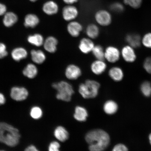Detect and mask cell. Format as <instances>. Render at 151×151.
I'll return each mask as SVG.
<instances>
[{
    "label": "cell",
    "mask_w": 151,
    "mask_h": 151,
    "mask_svg": "<svg viewBox=\"0 0 151 151\" xmlns=\"http://www.w3.org/2000/svg\"><path fill=\"white\" fill-rule=\"evenodd\" d=\"M11 56L14 61H19L27 57V52L25 49L19 47L13 50L11 53Z\"/></svg>",
    "instance_id": "7402d4cb"
},
{
    "label": "cell",
    "mask_w": 151,
    "mask_h": 151,
    "mask_svg": "<svg viewBox=\"0 0 151 151\" xmlns=\"http://www.w3.org/2000/svg\"><path fill=\"white\" fill-rule=\"evenodd\" d=\"M32 59L35 63L41 64L46 60V55L42 51L38 50H32L31 52Z\"/></svg>",
    "instance_id": "ffe728a7"
},
{
    "label": "cell",
    "mask_w": 151,
    "mask_h": 151,
    "mask_svg": "<svg viewBox=\"0 0 151 151\" xmlns=\"http://www.w3.org/2000/svg\"><path fill=\"white\" fill-rule=\"evenodd\" d=\"M85 139L88 144L90 151H103L109 146L110 137L104 130L96 129L88 132Z\"/></svg>",
    "instance_id": "6da1fadb"
},
{
    "label": "cell",
    "mask_w": 151,
    "mask_h": 151,
    "mask_svg": "<svg viewBox=\"0 0 151 151\" xmlns=\"http://www.w3.org/2000/svg\"><path fill=\"white\" fill-rule=\"evenodd\" d=\"M142 42L147 48H151V33H147L144 36Z\"/></svg>",
    "instance_id": "d6a6232c"
},
{
    "label": "cell",
    "mask_w": 151,
    "mask_h": 151,
    "mask_svg": "<svg viewBox=\"0 0 151 151\" xmlns=\"http://www.w3.org/2000/svg\"><path fill=\"white\" fill-rule=\"evenodd\" d=\"M20 135L17 128L6 123L0 122V142L14 147L19 142Z\"/></svg>",
    "instance_id": "7a4b0ae2"
},
{
    "label": "cell",
    "mask_w": 151,
    "mask_h": 151,
    "mask_svg": "<svg viewBox=\"0 0 151 151\" xmlns=\"http://www.w3.org/2000/svg\"><path fill=\"white\" fill-rule=\"evenodd\" d=\"M27 40L31 44L37 47L42 46L44 42L42 36L39 34L29 36L28 37Z\"/></svg>",
    "instance_id": "4316f807"
},
{
    "label": "cell",
    "mask_w": 151,
    "mask_h": 151,
    "mask_svg": "<svg viewBox=\"0 0 151 151\" xmlns=\"http://www.w3.org/2000/svg\"><path fill=\"white\" fill-rule=\"evenodd\" d=\"M7 7L3 4L0 3V16L4 15L6 13Z\"/></svg>",
    "instance_id": "74e56055"
},
{
    "label": "cell",
    "mask_w": 151,
    "mask_h": 151,
    "mask_svg": "<svg viewBox=\"0 0 151 151\" xmlns=\"http://www.w3.org/2000/svg\"><path fill=\"white\" fill-rule=\"evenodd\" d=\"M125 4L129 5L134 9L139 8L141 6L142 0H123Z\"/></svg>",
    "instance_id": "1f68e13d"
},
{
    "label": "cell",
    "mask_w": 151,
    "mask_h": 151,
    "mask_svg": "<svg viewBox=\"0 0 151 151\" xmlns=\"http://www.w3.org/2000/svg\"><path fill=\"white\" fill-rule=\"evenodd\" d=\"M8 54L7 51L6 47L5 45L0 43V59L6 56Z\"/></svg>",
    "instance_id": "8d00e7d4"
},
{
    "label": "cell",
    "mask_w": 151,
    "mask_h": 151,
    "mask_svg": "<svg viewBox=\"0 0 151 151\" xmlns=\"http://www.w3.org/2000/svg\"><path fill=\"white\" fill-rule=\"evenodd\" d=\"M88 116V111L84 107L80 106L76 107L73 115L76 120L80 122H84L86 120Z\"/></svg>",
    "instance_id": "ac0fdd59"
},
{
    "label": "cell",
    "mask_w": 151,
    "mask_h": 151,
    "mask_svg": "<svg viewBox=\"0 0 151 151\" xmlns=\"http://www.w3.org/2000/svg\"><path fill=\"white\" fill-rule=\"evenodd\" d=\"M42 111L40 107L35 106L31 109L30 115L35 119H39L42 116Z\"/></svg>",
    "instance_id": "f546056e"
},
{
    "label": "cell",
    "mask_w": 151,
    "mask_h": 151,
    "mask_svg": "<svg viewBox=\"0 0 151 151\" xmlns=\"http://www.w3.org/2000/svg\"><path fill=\"white\" fill-rule=\"evenodd\" d=\"M82 70L80 67L74 64L68 65L65 69V76L69 80H76L82 75Z\"/></svg>",
    "instance_id": "8992f818"
},
{
    "label": "cell",
    "mask_w": 151,
    "mask_h": 151,
    "mask_svg": "<svg viewBox=\"0 0 151 151\" xmlns=\"http://www.w3.org/2000/svg\"><path fill=\"white\" fill-rule=\"evenodd\" d=\"M52 87L57 92L56 94L57 99L66 102L71 101L74 91L73 87L69 83L65 81H61L53 83Z\"/></svg>",
    "instance_id": "277c9868"
},
{
    "label": "cell",
    "mask_w": 151,
    "mask_h": 151,
    "mask_svg": "<svg viewBox=\"0 0 151 151\" xmlns=\"http://www.w3.org/2000/svg\"><path fill=\"white\" fill-rule=\"evenodd\" d=\"M100 86L97 81L87 80L79 85L78 91L84 99H93L99 94Z\"/></svg>",
    "instance_id": "3957f363"
},
{
    "label": "cell",
    "mask_w": 151,
    "mask_h": 151,
    "mask_svg": "<svg viewBox=\"0 0 151 151\" xmlns=\"http://www.w3.org/2000/svg\"><path fill=\"white\" fill-rule=\"evenodd\" d=\"M58 44V41L55 37L50 36L44 40L43 45L47 52L50 53H54L57 50Z\"/></svg>",
    "instance_id": "8fae6325"
},
{
    "label": "cell",
    "mask_w": 151,
    "mask_h": 151,
    "mask_svg": "<svg viewBox=\"0 0 151 151\" xmlns=\"http://www.w3.org/2000/svg\"><path fill=\"white\" fill-rule=\"evenodd\" d=\"M28 95V91L24 88L14 87L11 90V97L17 101H24L27 99Z\"/></svg>",
    "instance_id": "ba28073f"
},
{
    "label": "cell",
    "mask_w": 151,
    "mask_h": 151,
    "mask_svg": "<svg viewBox=\"0 0 151 151\" xmlns=\"http://www.w3.org/2000/svg\"><path fill=\"white\" fill-rule=\"evenodd\" d=\"M118 108L117 104L112 100H109L106 102L103 106L104 111L108 115L115 114L117 111Z\"/></svg>",
    "instance_id": "603a6c76"
},
{
    "label": "cell",
    "mask_w": 151,
    "mask_h": 151,
    "mask_svg": "<svg viewBox=\"0 0 151 151\" xmlns=\"http://www.w3.org/2000/svg\"><path fill=\"white\" fill-rule=\"evenodd\" d=\"M54 135L56 138L60 141L64 142L67 140L69 134L65 127L62 126H58L54 131Z\"/></svg>",
    "instance_id": "2e32d148"
},
{
    "label": "cell",
    "mask_w": 151,
    "mask_h": 151,
    "mask_svg": "<svg viewBox=\"0 0 151 151\" xmlns=\"http://www.w3.org/2000/svg\"><path fill=\"white\" fill-rule=\"evenodd\" d=\"M39 19L37 15L29 14L25 17L24 24L26 27L35 28L39 24Z\"/></svg>",
    "instance_id": "d6986e66"
},
{
    "label": "cell",
    "mask_w": 151,
    "mask_h": 151,
    "mask_svg": "<svg viewBox=\"0 0 151 151\" xmlns=\"http://www.w3.org/2000/svg\"><path fill=\"white\" fill-rule=\"evenodd\" d=\"M24 151H39L35 146L31 145L26 148Z\"/></svg>",
    "instance_id": "f35d334b"
},
{
    "label": "cell",
    "mask_w": 151,
    "mask_h": 151,
    "mask_svg": "<svg viewBox=\"0 0 151 151\" xmlns=\"http://www.w3.org/2000/svg\"><path fill=\"white\" fill-rule=\"evenodd\" d=\"M83 28L82 24L76 21H71L68 24L67 26L68 33L71 37H75L80 35Z\"/></svg>",
    "instance_id": "7c38bea8"
},
{
    "label": "cell",
    "mask_w": 151,
    "mask_h": 151,
    "mask_svg": "<svg viewBox=\"0 0 151 151\" xmlns=\"http://www.w3.org/2000/svg\"><path fill=\"white\" fill-rule=\"evenodd\" d=\"M0 151H5L3 150H0Z\"/></svg>",
    "instance_id": "ee69618b"
},
{
    "label": "cell",
    "mask_w": 151,
    "mask_h": 151,
    "mask_svg": "<svg viewBox=\"0 0 151 151\" xmlns=\"http://www.w3.org/2000/svg\"><path fill=\"white\" fill-rule=\"evenodd\" d=\"M59 9L58 5L55 2L52 1H47L42 6V10L45 14L52 16L57 13Z\"/></svg>",
    "instance_id": "5bb4252c"
},
{
    "label": "cell",
    "mask_w": 151,
    "mask_h": 151,
    "mask_svg": "<svg viewBox=\"0 0 151 151\" xmlns=\"http://www.w3.org/2000/svg\"><path fill=\"white\" fill-rule=\"evenodd\" d=\"M120 56L119 51L116 47L109 46L105 50V59L110 63H115L118 61Z\"/></svg>",
    "instance_id": "9c48e42d"
},
{
    "label": "cell",
    "mask_w": 151,
    "mask_h": 151,
    "mask_svg": "<svg viewBox=\"0 0 151 151\" xmlns=\"http://www.w3.org/2000/svg\"><path fill=\"white\" fill-rule=\"evenodd\" d=\"M6 99L4 95L0 93V105H2L5 103Z\"/></svg>",
    "instance_id": "ab89813d"
},
{
    "label": "cell",
    "mask_w": 151,
    "mask_h": 151,
    "mask_svg": "<svg viewBox=\"0 0 151 151\" xmlns=\"http://www.w3.org/2000/svg\"><path fill=\"white\" fill-rule=\"evenodd\" d=\"M122 56L126 62H133L136 59V55L133 47L130 46L124 47L122 51Z\"/></svg>",
    "instance_id": "9a60e30c"
},
{
    "label": "cell",
    "mask_w": 151,
    "mask_h": 151,
    "mask_svg": "<svg viewBox=\"0 0 151 151\" xmlns=\"http://www.w3.org/2000/svg\"><path fill=\"white\" fill-rule=\"evenodd\" d=\"M78 14V9L73 6H66L62 10V17L66 21H72L77 17Z\"/></svg>",
    "instance_id": "52a82bcc"
},
{
    "label": "cell",
    "mask_w": 151,
    "mask_h": 151,
    "mask_svg": "<svg viewBox=\"0 0 151 151\" xmlns=\"http://www.w3.org/2000/svg\"><path fill=\"white\" fill-rule=\"evenodd\" d=\"M109 75L112 80L119 82L122 80L124 77V73L122 70L118 67L111 68L109 71Z\"/></svg>",
    "instance_id": "44dd1931"
},
{
    "label": "cell",
    "mask_w": 151,
    "mask_h": 151,
    "mask_svg": "<svg viewBox=\"0 0 151 151\" xmlns=\"http://www.w3.org/2000/svg\"><path fill=\"white\" fill-rule=\"evenodd\" d=\"M95 19L98 24L103 26L109 25L112 22V16L110 13L108 11L103 9L96 13Z\"/></svg>",
    "instance_id": "5b68a950"
},
{
    "label": "cell",
    "mask_w": 151,
    "mask_h": 151,
    "mask_svg": "<svg viewBox=\"0 0 151 151\" xmlns=\"http://www.w3.org/2000/svg\"><path fill=\"white\" fill-rule=\"evenodd\" d=\"M38 73L37 68L33 64H29L24 68L23 73L27 78L32 79L37 76Z\"/></svg>",
    "instance_id": "d4e9b609"
},
{
    "label": "cell",
    "mask_w": 151,
    "mask_h": 151,
    "mask_svg": "<svg viewBox=\"0 0 151 151\" xmlns=\"http://www.w3.org/2000/svg\"><path fill=\"white\" fill-rule=\"evenodd\" d=\"M29 1L31 2H35L37 1V0H29Z\"/></svg>",
    "instance_id": "7bdbcfd3"
},
{
    "label": "cell",
    "mask_w": 151,
    "mask_h": 151,
    "mask_svg": "<svg viewBox=\"0 0 151 151\" xmlns=\"http://www.w3.org/2000/svg\"><path fill=\"white\" fill-rule=\"evenodd\" d=\"M143 67L147 73L151 74V57L147 58L145 60Z\"/></svg>",
    "instance_id": "e575fe53"
},
{
    "label": "cell",
    "mask_w": 151,
    "mask_h": 151,
    "mask_svg": "<svg viewBox=\"0 0 151 151\" xmlns=\"http://www.w3.org/2000/svg\"><path fill=\"white\" fill-rule=\"evenodd\" d=\"M87 35L89 38H97L99 34V29L98 26L94 24H91L87 27L86 30Z\"/></svg>",
    "instance_id": "484cf974"
},
{
    "label": "cell",
    "mask_w": 151,
    "mask_h": 151,
    "mask_svg": "<svg viewBox=\"0 0 151 151\" xmlns=\"http://www.w3.org/2000/svg\"><path fill=\"white\" fill-rule=\"evenodd\" d=\"M149 141H150V144L151 145V133H150V135L149 136Z\"/></svg>",
    "instance_id": "b9f144b4"
},
{
    "label": "cell",
    "mask_w": 151,
    "mask_h": 151,
    "mask_svg": "<svg viewBox=\"0 0 151 151\" xmlns=\"http://www.w3.org/2000/svg\"><path fill=\"white\" fill-rule=\"evenodd\" d=\"M18 20L17 16L15 13L9 12L4 15L3 23L6 27H11L16 24Z\"/></svg>",
    "instance_id": "e0dca14e"
},
{
    "label": "cell",
    "mask_w": 151,
    "mask_h": 151,
    "mask_svg": "<svg viewBox=\"0 0 151 151\" xmlns=\"http://www.w3.org/2000/svg\"><path fill=\"white\" fill-rule=\"evenodd\" d=\"M65 3L67 4L71 5L76 3L78 0H63Z\"/></svg>",
    "instance_id": "60d3db41"
},
{
    "label": "cell",
    "mask_w": 151,
    "mask_h": 151,
    "mask_svg": "<svg viewBox=\"0 0 151 151\" xmlns=\"http://www.w3.org/2000/svg\"><path fill=\"white\" fill-rule=\"evenodd\" d=\"M141 91L143 95L146 97L151 95V84L148 81H145L141 84L140 88Z\"/></svg>",
    "instance_id": "f1b7e54d"
},
{
    "label": "cell",
    "mask_w": 151,
    "mask_h": 151,
    "mask_svg": "<svg viewBox=\"0 0 151 151\" xmlns=\"http://www.w3.org/2000/svg\"><path fill=\"white\" fill-rule=\"evenodd\" d=\"M112 151H128V150L126 145L122 143H119L115 145Z\"/></svg>",
    "instance_id": "d590c367"
},
{
    "label": "cell",
    "mask_w": 151,
    "mask_h": 151,
    "mask_svg": "<svg viewBox=\"0 0 151 151\" xmlns=\"http://www.w3.org/2000/svg\"><path fill=\"white\" fill-rule=\"evenodd\" d=\"M90 68L94 75H99L104 72L107 68V65L104 60H96L92 62Z\"/></svg>",
    "instance_id": "4fadbf2b"
},
{
    "label": "cell",
    "mask_w": 151,
    "mask_h": 151,
    "mask_svg": "<svg viewBox=\"0 0 151 151\" xmlns=\"http://www.w3.org/2000/svg\"><path fill=\"white\" fill-rule=\"evenodd\" d=\"M126 39L130 46L133 48H138L140 46L141 37L137 34H129L127 35Z\"/></svg>",
    "instance_id": "cb8c5ba5"
},
{
    "label": "cell",
    "mask_w": 151,
    "mask_h": 151,
    "mask_svg": "<svg viewBox=\"0 0 151 151\" xmlns=\"http://www.w3.org/2000/svg\"><path fill=\"white\" fill-rule=\"evenodd\" d=\"M109 9L112 12L120 13L123 12L124 9V5L121 3L116 2L111 4L109 6Z\"/></svg>",
    "instance_id": "4dcf8cb0"
},
{
    "label": "cell",
    "mask_w": 151,
    "mask_h": 151,
    "mask_svg": "<svg viewBox=\"0 0 151 151\" xmlns=\"http://www.w3.org/2000/svg\"><path fill=\"white\" fill-rule=\"evenodd\" d=\"M91 52L96 60H105V50L101 45H95Z\"/></svg>",
    "instance_id": "83f0119b"
},
{
    "label": "cell",
    "mask_w": 151,
    "mask_h": 151,
    "mask_svg": "<svg viewBox=\"0 0 151 151\" xmlns=\"http://www.w3.org/2000/svg\"><path fill=\"white\" fill-rule=\"evenodd\" d=\"M60 145L58 142L52 141L50 143L48 147V151H60Z\"/></svg>",
    "instance_id": "836d02e7"
},
{
    "label": "cell",
    "mask_w": 151,
    "mask_h": 151,
    "mask_svg": "<svg viewBox=\"0 0 151 151\" xmlns=\"http://www.w3.org/2000/svg\"><path fill=\"white\" fill-rule=\"evenodd\" d=\"M95 46L92 39L89 38H83L81 39L79 43L78 48L80 51L84 54L91 52Z\"/></svg>",
    "instance_id": "30bf717a"
}]
</instances>
